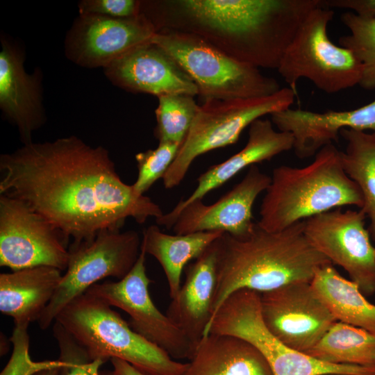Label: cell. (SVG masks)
Masks as SVG:
<instances>
[{
	"instance_id": "cell-1",
	"label": "cell",
	"mask_w": 375,
	"mask_h": 375,
	"mask_svg": "<svg viewBox=\"0 0 375 375\" xmlns=\"http://www.w3.org/2000/svg\"><path fill=\"white\" fill-rule=\"evenodd\" d=\"M0 171V194L23 201L75 242L120 231L128 218L144 224L164 214L123 182L106 148L75 135L3 153Z\"/></svg>"
},
{
	"instance_id": "cell-2",
	"label": "cell",
	"mask_w": 375,
	"mask_h": 375,
	"mask_svg": "<svg viewBox=\"0 0 375 375\" xmlns=\"http://www.w3.org/2000/svg\"><path fill=\"white\" fill-rule=\"evenodd\" d=\"M322 0H141L156 32L197 35L236 60L277 69L310 12Z\"/></svg>"
},
{
	"instance_id": "cell-3",
	"label": "cell",
	"mask_w": 375,
	"mask_h": 375,
	"mask_svg": "<svg viewBox=\"0 0 375 375\" xmlns=\"http://www.w3.org/2000/svg\"><path fill=\"white\" fill-rule=\"evenodd\" d=\"M216 244L212 317L238 290L261 293L294 282H310L319 268L331 263L307 239L303 220L279 231H267L256 222L248 235L237 238L224 233Z\"/></svg>"
},
{
	"instance_id": "cell-4",
	"label": "cell",
	"mask_w": 375,
	"mask_h": 375,
	"mask_svg": "<svg viewBox=\"0 0 375 375\" xmlns=\"http://www.w3.org/2000/svg\"><path fill=\"white\" fill-rule=\"evenodd\" d=\"M340 152L333 144L322 147L312 162L303 167L281 165L274 169L257 222L269 231L346 206L361 209L363 198L347 175Z\"/></svg>"
},
{
	"instance_id": "cell-5",
	"label": "cell",
	"mask_w": 375,
	"mask_h": 375,
	"mask_svg": "<svg viewBox=\"0 0 375 375\" xmlns=\"http://www.w3.org/2000/svg\"><path fill=\"white\" fill-rule=\"evenodd\" d=\"M55 321L94 360L119 358L146 375H183L187 367L135 333L110 305L86 292L69 303Z\"/></svg>"
},
{
	"instance_id": "cell-6",
	"label": "cell",
	"mask_w": 375,
	"mask_h": 375,
	"mask_svg": "<svg viewBox=\"0 0 375 375\" xmlns=\"http://www.w3.org/2000/svg\"><path fill=\"white\" fill-rule=\"evenodd\" d=\"M152 42L190 77L203 101L261 97L281 89L274 78L235 60L194 34L161 30Z\"/></svg>"
},
{
	"instance_id": "cell-7",
	"label": "cell",
	"mask_w": 375,
	"mask_h": 375,
	"mask_svg": "<svg viewBox=\"0 0 375 375\" xmlns=\"http://www.w3.org/2000/svg\"><path fill=\"white\" fill-rule=\"evenodd\" d=\"M296 95L294 90L285 87L265 97L203 101L176 158L162 178L164 187H177L197 157L235 144L255 120L290 108Z\"/></svg>"
},
{
	"instance_id": "cell-8",
	"label": "cell",
	"mask_w": 375,
	"mask_h": 375,
	"mask_svg": "<svg viewBox=\"0 0 375 375\" xmlns=\"http://www.w3.org/2000/svg\"><path fill=\"white\" fill-rule=\"evenodd\" d=\"M333 16V9L322 2L308 15L283 56L277 71L296 93L297 83L302 78L328 94L360 83L362 65L351 50L336 45L328 37Z\"/></svg>"
},
{
	"instance_id": "cell-9",
	"label": "cell",
	"mask_w": 375,
	"mask_h": 375,
	"mask_svg": "<svg viewBox=\"0 0 375 375\" xmlns=\"http://www.w3.org/2000/svg\"><path fill=\"white\" fill-rule=\"evenodd\" d=\"M209 333L247 340L266 359L273 375H375V366L331 364L284 344L265 325L260 293L252 290L241 289L230 294L215 314L204 335Z\"/></svg>"
},
{
	"instance_id": "cell-10",
	"label": "cell",
	"mask_w": 375,
	"mask_h": 375,
	"mask_svg": "<svg viewBox=\"0 0 375 375\" xmlns=\"http://www.w3.org/2000/svg\"><path fill=\"white\" fill-rule=\"evenodd\" d=\"M140 247V235L133 230H103L91 240L73 242L66 272L38 320L40 328H48L69 303L99 281L126 276L139 257Z\"/></svg>"
},
{
	"instance_id": "cell-11",
	"label": "cell",
	"mask_w": 375,
	"mask_h": 375,
	"mask_svg": "<svg viewBox=\"0 0 375 375\" xmlns=\"http://www.w3.org/2000/svg\"><path fill=\"white\" fill-rule=\"evenodd\" d=\"M146 255L140 249L135 264L126 276L118 281L94 284L86 292L126 312L129 326L173 359L189 360L196 346L158 309L151 298L149 287L152 281L146 272Z\"/></svg>"
},
{
	"instance_id": "cell-12",
	"label": "cell",
	"mask_w": 375,
	"mask_h": 375,
	"mask_svg": "<svg viewBox=\"0 0 375 375\" xmlns=\"http://www.w3.org/2000/svg\"><path fill=\"white\" fill-rule=\"evenodd\" d=\"M64 235L23 201L0 194V265L12 271L38 266L65 270Z\"/></svg>"
},
{
	"instance_id": "cell-13",
	"label": "cell",
	"mask_w": 375,
	"mask_h": 375,
	"mask_svg": "<svg viewBox=\"0 0 375 375\" xmlns=\"http://www.w3.org/2000/svg\"><path fill=\"white\" fill-rule=\"evenodd\" d=\"M365 212L341 208L303 220L305 235L320 253L341 267L364 294L375 292V247Z\"/></svg>"
},
{
	"instance_id": "cell-14",
	"label": "cell",
	"mask_w": 375,
	"mask_h": 375,
	"mask_svg": "<svg viewBox=\"0 0 375 375\" xmlns=\"http://www.w3.org/2000/svg\"><path fill=\"white\" fill-rule=\"evenodd\" d=\"M260 303L267 329L290 348L305 353L337 322L308 281L261 292Z\"/></svg>"
},
{
	"instance_id": "cell-15",
	"label": "cell",
	"mask_w": 375,
	"mask_h": 375,
	"mask_svg": "<svg viewBox=\"0 0 375 375\" xmlns=\"http://www.w3.org/2000/svg\"><path fill=\"white\" fill-rule=\"evenodd\" d=\"M156 30L142 13L131 18L79 15L65 39V53L85 67H108L131 49L152 41Z\"/></svg>"
},
{
	"instance_id": "cell-16",
	"label": "cell",
	"mask_w": 375,
	"mask_h": 375,
	"mask_svg": "<svg viewBox=\"0 0 375 375\" xmlns=\"http://www.w3.org/2000/svg\"><path fill=\"white\" fill-rule=\"evenodd\" d=\"M271 176L253 165L244 178L215 203L206 205L202 200L185 206L172 227L175 234L204 231H222L240 238L253 229L252 208L258 195L265 192Z\"/></svg>"
},
{
	"instance_id": "cell-17",
	"label": "cell",
	"mask_w": 375,
	"mask_h": 375,
	"mask_svg": "<svg viewBox=\"0 0 375 375\" xmlns=\"http://www.w3.org/2000/svg\"><path fill=\"white\" fill-rule=\"evenodd\" d=\"M104 72L114 85L130 92L158 98L174 94L198 95L190 77L152 41L131 49L104 68Z\"/></svg>"
},
{
	"instance_id": "cell-18",
	"label": "cell",
	"mask_w": 375,
	"mask_h": 375,
	"mask_svg": "<svg viewBox=\"0 0 375 375\" xmlns=\"http://www.w3.org/2000/svg\"><path fill=\"white\" fill-rule=\"evenodd\" d=\"M245 146L224 162L210 167L197 178L192 194L181 199L169 212L156 219L158 226L172 228L181 210L188 204L203 197L221 187L247 167L270 160L283 152L293 149L294 138L290 133L276 130L270 119L260 118L249 126Z\"/></svg>"
},
{
	"instance_id": "cell-19",
	"label": "cell",
	"mask_w": 375,
	"mask_h": 375,
	"mask_svg": "<svg viewBox=\"0 0 375 375\" xmlns=\"http://www.w3.org/2000/svg\"><path fill=\"white\" fill-rule=\"evenodd\" d=\"M24 56L9 42L1 40L0 51V108L17 128L24 144L33 142V133L46 121L43 106L42 74H28Z\"/></svg>"
},
{
	"instance_id": "cell-20",
	"label": "cell",
	"mask_w": 375,
	"mask_h": 375,
	"mask_svg": "<svg viewBox=\"0 0 375 375\" xmlns=\"http://www.w3.org/2000/svg\"><path fill=\"white\" fill-rule=\"evenodd\" d=\"M278 130L290 133L294 138L296 156L307 158L322 147L338 142L344 128L372 131L375 133V99L350 110L317 112L288 108L271 115Z\"/></svg>"
},
{
	"instance_id": "cell-21",
	"label": "cell",
	"mask_w": 375,
	"mask_h": 375,
	"mask_svg": "<svg viewBox=\"0 0 375 375\" xmlns=\"http://www.w3.org/2000/svg\"><path fill=\"white\" fill-rule=\"evenodd\" d=\"M216 240L188 266L185 281L171 299L166 313L195 346L212 317L217 285Z\"/></svg>"
},
{
	"instance_id": "cell-22",
	"label": "cell",
	"mask_w": 375,
	"mask_h": 375,
	"mask_svg": "<svg viewBox=\"0 0 375 375\" xmlns=\"http://www.w3.org/2000/svg\"><path fill=\"white\" fill-rule=\"evenodd\" d=\"M61 271L38 266L0 274V311L11 317L15 328H27L39 320L62 279Z\"/></svg>"
},
{
	"instance_id": "cell-23",
	"label": "cell",
	"mask_w": 375,
	"mask_h": 375,
	"mask_svg": "<svg viewBox=\"0 0 375 375\" xmlns=\"http://www.w3.org/2000/svg\"><path fill=\"white\" fill-rule=\"evenodd\" d=\"M189 360L183 375H273L255 346L232 335L203 336Z\"/></svg>"
},
{
	"instance_id": "cell-24",
	"label": "cell",
	"mask_w": 375,
	"mask_h": 375,
	"mask_svg": "<svg viewBox=\"0 0 375 375\" xmlns=\"http://www.w3.org/2000/svg\"><path fill=\"white\" fill-rule=\"evenodd\" d=\"M224 232L204 231L171 235L158 226L151 225L143 231L140 249L154 257L165 274L169 297H176L181 286L182 272L185 265L197 258Z\"/></svg>"
},
{
	"instance_id": "cell-25",
	"label": "cell",
	"mask_w": 375,
	"mask_h": 375,
	"mask_svg": "<svg viewBox=\"0 0 375 375\" xmlns=\"http://www.w3.org/2000/svg\"><path fill=\"white\" fill-rule=\"evenodd\" d=\"M310 284L336 321L375 334V304L365 298L356 283L344 278L332 263L319 268Z\"/></svg>"
},
{
	"instance_id": "cell-26",
	"label": "cell",
	"mask_w": 375,
	"mask_h": 375,
	"mask_svg": "<svg viewBox=\"0 0 375 375\" xmlns=\"http://www.w3.org/2000/svg\"><path fill=\"white\" fill-rule=\"evenodd\" d=\"M340 135L347 144L345 151L340 152L342 167L360 190V210L369 220L367 230L375 240V133L344 128Z\"/></svg>"
},
{
	"instance_id": "cell-27",
	"label": "cell",
	"mask_w": 375,
	"mask_h": 375,
	"mask_svg": "<svg viewBox=\"0 0 375 375\" xmlns=\"http://www.w3.org/2000/svg\"><path fill=\"white\" fill-rule=\"evenodd\" d=\"M306 354L331 364L375 366V334L337 321Z\"/></svg>"
},
{
	"instance_id": "cell-28",
	"label": "cell",
	"mask_w": 375,
	"mask_h": 375,
	"mask_svg": "<svg viewBox=\"0 0 375 375\" xmlns=\"http://www.w3.org/2000/svg\"><path fill=\"white\" fill-rule=\"evenodd\" d=\"M194 97L185 94L158 97L155 135L159 142H183L199 108Z\"/></svg>"
},
{
	"instance_id": "cell-29",
	"label": "cell",
	"mask_w": 375,
	"mask_h": 375,
	"mask_svg": "<svg viewBox=\"0 0 375 375\" xmlns=\"http://www.w3.org/2000/svg\"><path fill=\"white\" fill-rule=\"evenodd\" d=\"M340 20L350 34L341 36L339 44L351 50L362 65L359 85L373 90L375 88V19L348 11L342 14Z\"/></svg>"
},
{
	"instance_id": "cell-30",
	"label": "cell",
	"mask_w": 375,
	"mask_h": 375,
	"mask_svg": "<svg viewBox=\"0 0 375 375\" xmlns=\"http://www.w3.org/2000/svg\"><path fill=\"white\" fill-rule=\"evenodd\" d=\"M53 335L60 350L58 375H101L99 368L105 362L92 359L58 321L54 322Z\"/></svg>"
},
{
	"instance_id": "cell-31",
	"label": "cell",
	"mask_w": 375,
	"mask_h": 375,
	"mask_svg": "<svg viewBox=\"0 0 375 375\" xmlns=\"http://www.w3.org/2000/svg\"><path fill=\"white\" fill-rule=\"evenodd\" d=\"M180 147V144L175 143L159 142L156 149L135 155L138 174L132 187L137 194L144 195L157 180L163 178Z\"/></svg>"
},
{
	"instance_id": "cell-32",
	"label": "cell",
	"mask_w": 375,
	"mask_h": 375,
	"mask_svg": "<svg viewBox=\"0 0 375 375\" xmlns=\"http://www.w3.org/2000/svg\"><path fill=\"white\" fill-rule=\"evenodd\" d=\"M141 0H82L79 15H97L113 18H131L140 15Z\"/></svg>"
},
{
	"instance_id": "cell-33",
	"label": "cell",
	"mask_w": 375,
	"mask_h": 375,
	"mask_svg": "<svg viewBox=\"0 0 375 375\" xmlns=\"http://www.w3.org/2000/svg\"><path fill=\"white\" fill-rule=\"evenodd\" d=\"M15 345L12 356L1 375H32L49 363V361L33 362L31 360L28 354L27 332L22 335V344H15Z\"/></svg>"
},
{
	"instance_id": "cell-34",
	"label": "cell",
	"mask_w": 375,
	"mask_h": 375,
	"mask_svg": "<svg viewBox=\"0 0 375 375\" xmlns=\"http://www.w3.org/2000/svg\"><path fill=\"white\" fill-rule=\"evenodd\" d=\"M322 5L333 9H348L368 18L375 19V0H322Z\"/></svg>"
},
{
	"instance_id": "cell-35",
	"label": "cell",
	"mask_w": 375,
	"mask_h": 375,
	"mask_svg": "<svg viewBox=\"0 0 375 375\" xmlns=\"http://www.w3.org/2000/svg\"><path fill=\"white\" fill-rule=\"evenodd\" d=\"M110 360L113 367V375H146L123 360L112 358Z\"/></svg>"
},
{
	"instance_id": "cell-36",
	"label": "cell",
	"mask_w": 375,
	"mask_h": 375,
	"mask_svg": "<svg viewBox=\"0 0 375 375\" xmlns=\"http://www.w3.org/2000/svg\"><path fill=\"white\" fill-rule=\"evenodd\" d=\"M60 366L59 360L49 361V363L43 368L35 372L32 375H58Z\"/></svg>"
},
{
	"instance_id": "cell-37",
	"label": "cell",
	"mask_w": 375,
	"mask_h": 375,
	"mask_svg": "<svg viewBox=\"0 0 375 375\" xmlns=\"http://www.w3.org/2000/svg\"><path fill=\"white\" fill-rule=\"evenodd\" d=\"M101 375H113L112 372H103L101 373Z\"/></svg>"
},
{
	"instance_id": "cell-38",
	"label": "cell",
	"mask_w": 375,
	"mask_h": 375,
	"mask_svg": "<svg viewBox=\"0 0 375 375\" xmlns=\"http://www.w3.org/2000/svg\"><path fill=\"white\" fill-rule=\"evenodd\" d=\"M325 375H349V374H325Z\"/></svg>"
}]
</instances>
